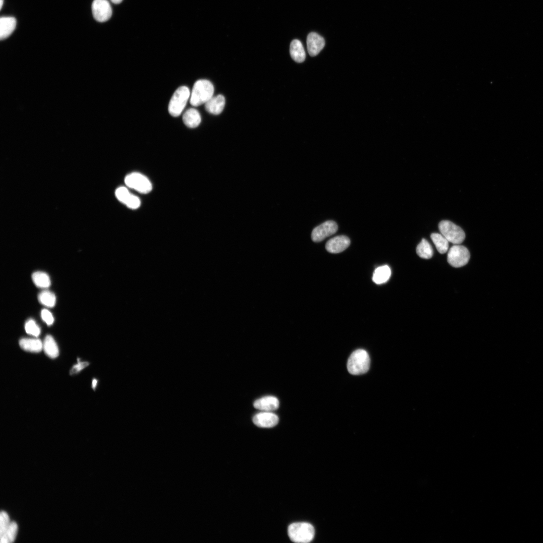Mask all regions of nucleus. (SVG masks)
I'll return each mask as SVG.
<instances>
[{"mask_svg":"<svg viewBox=\"0 0 543 543\" xmlns=\"http://www.w3.org/2000/svg\"><path fill=\"white\" fill-rule=\"evenodd\" d=\"M41 318L43 321L48 326L52 325L54 322L53 316L47 309L42 310Z\"/></svg>","mask_w":543,"mask_h":543,"instance_id":"29","label":"nucleus"},{"mask_svg":"<svg viewBox=\"0 0 543 543\" xmlns=\"http://www.w3.org/2000/svg\"><path fill=\"white\" fill-rule=\"evenodd\" d=\"M290 53L292 59L298 63H303L305 60V50L302 43L299 40L295 39L291 42Z\"/></svg>","mask_w":543,"mask_h":543,"instance_id":"17","label":"nucleus"},{"mask_svg":"<svg viewBox=\"0 0 543 543\" xmlns=\"http://www.w3.org/2000/svg\"><path fill=\"white\" fill-rule=\"evenodd\" d=\"M392 275L390 267L387 265L378 267L375 270L372 277L373 282L376 284H382L389 281Z\"/></svg>","mask_w":543,"mask_h":543,"instance_id":"19","label":"nucleus"},{"mask_svg":"<svg viewBox=\"0 0 543 543\" xmlns=\"http://www.w3.org/2000/svg\"><path fill=\"white\" fill-rule=\"evenodd\" d=\"M253 406L257 409L264 411H272L279 408V401L275 397L268 396L255 400Z\"/></svg>","mask_w":543,"mask_h":543,"instance_id":"16","label":"nucleus"},{"mask_svg":"<svg viewBox=\"0 0 543 543\" xmlns=\"http://www.w3.org/2000/svg\"><path fill=\"white\" fill-rule=\"evenodd\" d=\"M288 535L290 539L297 543H307L313 541L315 537V530L314 526L308 523H295L288 528Z\"/></svg>","mask_w":543,"mask_h":543,"instance_id":"3","label":"nucleus"},{"mask_svg":"<svg viewBox=\"0 0 543 543\" xmlns=\"http://www.w3.org/2000/svg\"><path fill=\"white\" fill-rule=\"evenodd\" d=\"M123 0H111V1L115 4H118L122 2Z\"/></svg>","mask_w":543,"mask_h":543,"instance_id":"32","label":"nucleus"},{"mask_svg":"<svg viewBox=\"0 0 543 543\" xmlns=\"http://www.w3.org/2000/svg\"><path fill=\"white\" fill-rule=\"evenodd\" d=\"M338 229V224L335 221H326L313 229L312 234V240L316 243L321 242L335 234Z\"/></svg>","mask_w":543,"mask_h":543,"instance_id":"8","label":"nucleus"},{"mask_svg":"<svg viewBox=\"0 0 543 543\" xmlns=\"http://www.w3.org/2000/svg\"><path fill=\"white\" fill-rule=\"evenodd\" d=\"M18 531V525L15 522H11L7 532L1 537V543H11L15 541Z\"/></svg>","mask_w":543,"mask_h":543,"instance_id":"26","label":"nucleus"},{"mask_svg":"<svg viewBox=\"0 0 543 543\" xmlns=\"http://www.w3.org/2000/svg\"><path fill=\"white\" fill-rule=\"evenodd\" d=\"M470 257V251L466 247L455 245L448 252V262L453 267L460 268L469 263Z\"/></svg>","mask_w":543,"mask_h":543,"instance_id":"6","label":"nucleus"},{"mask_svg":"<svg viewBox=\"0 0 543 543\" xmlns=\"http://www.w3.org/2000/svg\"><path fill=\"white\" fill-rule=\"evenodd\" d=\"M253 423L258 427L271 428L276 426L279 422L278 417L271 411H264L257 413L253 419Z\"/></svg>","mask_w":543,"mask_h":543,"instance_id":"10","label":"nucleus"},{"mask_svg":"<svg viewBox=\"0 0 543 543\" xmlns=\"http://www.w3.org/2000/svg\"><path fill=\"white\" fill-rule=\"evenodd\" d=\"M417 253L421 258L430 259L433 255L434 251L429 242L423 239L417 248Z\"/></svg>","mask_w":543,"mask_h":543,"instance_id":"24","label":"nucleus"},{"mask_svg":"<svg viewBox=\"0 0 543 543\" xmlns=\"http://www.w3.org/2000/svg\"><path fill=\"white\" fill-rule=\"evenodd\" d=\"M25 328L26 332L35 337H38L40 334V329L33 320H30L26 323Z\"/></svg>","mask_w":543,"mask_h":543,"instance_id":"28","label":"nucleus"},{"mask_svg":"<svg viewBox=\"0 0 543 543\" xmlns=\"http://www.w3.org/2000/svg\"><path fill=\"white\" fill-rule=\"evenodd\" d=\"M10 524L9 515L6 511H2L0 514V537L7 532Z\"/></svg>","mask_w":543,"mask_h":543,"instance_id":"27","label":"nucleus"},{"mask_svg":"<svg viewBox=\"0 0 543 543\" xmlns=\"http://www.w3.org/2000/svg\"><path fill=\"white\" fill-rule=\"evenodd\" d=\"M431 238L439 253L444 254L447 253L449 242L444 236L441 234L433 233Z\"/></svg>","mask_w":543,"mask_h":543,"instance_id":"22","label":"nucleus"},{"mask_svg":"<svg viewBox=\"0 0 543 543\" xmlns=\"http://www.w3.org/2000/svg\"><path fill=\"white\" fill-rule=\"evenodd\" d=\"M21 349L32 353L40 352L43 349V343L38 339L23 338L20 340Z\"/></svg>","mask_w":543,"mask_h":543,"instance_id":"18","label":"nucleus"},{"mask_svg":"<svg viewBox=\"0 0 543 543\" xmlns=\"http://www.w3.org/2000/svg\"><path fill=\"white\" fill-rule=\"evenodd\" d=\"M350 244L351 241L348 237L339 236L330 239L326 245V249L329 253H338L346 250Z\"/></svg>","mask_w":543,"mask_h":543,"instance_id":"13","label":"nucleus"},{"mask_svg":"<svg viewBox=\"0 0 543 543\" xmlns=\"http://www.w3.org/2000/svg\"><path fill=\"white\" fill-rule=\"evenodd\" d=\"M117 198L122 203L126 205L128 208L136 210L141 205V200L136 196L131 194L128 189L124 187L118 188L115 192Z\"/></svg>","mask_w":543,"mask_h":543,"instance_id":"11","label":"nucleus"},{"mask_svg":"<svg viewBox=\"0 0 543 543\" xmlns=\"http://www.w3.org/2000/svg\"><path fill=\"white\" fill-rule=\"evenodd\" d=\"M43 349L45 354L50 358L55 359L59 355L58 346L52 337L47 335L43 343Z\"/></svg>","mask_w":543,"mask_h":543,"instance_id":"21","label":"nucleus"},{"mask_svg":"<svg viewBox=\"0 0 543 543\" xmlns=\"http://www.w3.org/2000/svg\"><path fill=\"white\" fill-rule=\"evenodd\" d=\"M89 365L87 362H78V363L73 366L70 371L71 375L78 373Z\"/></svg>","mask_w":543,"mask_h":543,"instance_id":"30","label":"nucleus"},{"mask_svg":"<svg viewBox=\"0 0 543 543\" xmlns=\"http://www.w3.org/2000/svg\"><path fill=\"white\" fill-rule=\"evenodd\" d=\"M17 21L14 17H2L0 19V38L2 40L9 37L15 30Z\"/></svg>","mask_w":543,"mask_h":543,"instance_id":"14","label":"nucleus"},{"mask_svg":"<svg viewBox=\"0 0 543 543\" xmlns=\"http://www.w3.org/2000/svg\"><path fill=\"white\" fill-rule=\"evenodd\" d=\"M325 46L324 38L316 33L309 34L307 37V46L310 56L318 55Z\"/></svg>","mask_w":543,"mask_h":543,"instance_id":"12","label":"nucleus"},{"mask_svg":"<svg viewBox=\"0 0 543 543\" xmlns=\"http://www.w3.org/2000/svg\"><path fill=\"white\" fill-rule=\"evenodd\" d=\"M92 10L94 18L99 22L109 20L112 15V7L108 0H94Z\"/></svg>","mask_w":543,"mask_h":543,"instance_id":"9","label":"nucleus"},{"mask_svg":"<svg viewBox=\"0 0 543 543\" xmlns=\"http://www.w3.org/2000/svg\"><path fill=\"white\" fill-rule=\"evenodd\" d=\"M38 300L41 304L48 307H54L56 303L55 294L47 290L43 291L39 294Z\"/></svg>","mask_w":543,"mask_h":543,"instance_id":"25","label":"nucleus"},{"mask_svg":"<svg viewBox=\"0 0 543 543\" xmlns=\"http://www.w3.org/2000/svg\"><path fill=\"white\" fill-rule=\"evenodd\" d=\"M205 105V109L209 113L216 115H219L224 109L225 99L223 95H218L213 97Z\"/></svg>","mask_w":543,"mask_h":543,"instance_id":"15","label":"nucleus"},{"mask_svg":"<svg viewBox=\"0 0 543 543\" xmlns=\"http://www.w3.org/2000/svg\"><path fill=\"white\" fill-rule=\"evenodd\" d=\"M183 120L187 127L190 128H194L198 127L200 124L201 117L199 112L196 109H190L184 114Z\"/></svg>","mask_w":543,"mask_h":543,"instance_id":"20","label":"nucleus"},{"mask_svg":"<svg viewBox=\"0 0 543 543\" xmlns=\"http://www.w3.org/2000/svg\"><path fill=\"white\" fill-rule=\"evenodd\" d=\"M35 285L40 289H47L50 286L51 281L49 276L42 272H36L32 276Z\"/></svg>","mask_w":543,"mask_h":543,"instance_id":"23","label":"nucleus"},{"mask_svg":"<svg viewBox=\"0 0 543 543\" xmlns=\"http://www.w3.org/2000/svg\"><path fill=\"white\" fill-rule=\"evenodd\" d=\"M370 366V358L368 353L364 350L359 349L354 351L348 361V371L354 375L367 373L369 370Z\"/></svg>","mask_w":543,"mask_h":543,"instance_id":"2","label":"nucleus"},{"mask_svg":"<svg viewBox=\"0 0 543 543\" xmlns=\"http://www.w3.org/2000/svg\"><path fill=\"white\" fill-rule=\"evenodd\" d=\"M215 88L209 80H200L194 84L191 95L190 104L195 107L206 104L214 96Z\"/></svg>","mask_w":543,"mask_h":543,"instance_id":"1","label":"nucleus"},{"mask_svg":"<svg viewBox=\"0 0 543 543\" xmlns=\"http://www.w3.org/2000/svg\"><path fill=\"white\" fill-rule=\"evenodd\" d=\"M438 228L441 234L447 240L454 245H460L465 239L463 230L458 225L449 220H443L439 223Z\"/></svg>","mask_w":543,"mask_h":543,"instance_id":"5","label":"nucleus"},{"mask_svg":"<svg viewBox=\"0 0 543 543\" xmlns=\"http://www.w3.org/2000/svg\"><path fill=\"white\" fill-rule=\"evenodd\" d=\"M4 3V0H0V10H1L3 7Z\"/></svg>","mask_w":543,"mask_h":543,"instance_id":"33","label":"nucleus"},{"mask_svg":"<svg viewBox=\"0 0 543 543\" xmlns=\"http://www.w3.org/2000/svg\"><path fill=\"white\" fill-rule=\"evenodd\" d=\"M97 382H98V381L95 379H94L92 381V388L94 390H95V388L97 386Z\"/></svg>","mask_w":543,"mask_h":543,"instance_id":"31","label":"nucleus"},{"mask_svg":"<svg viewBox=\"0 0 543 543\" xmlns=\"http://www.w3.org/2000/svg\"><path fill=\"white\" fill-rule=\"evenodd\" d=\"M190 96V92L187 87L182 86L177 89L169 103V113L173 117L180 116L184 109Z\"/></svg>","mask_w":543,"mask_h":543,"instance_id":"4","label":"nucleus"},{"mask_svg":"<svg viewBox=\"0 0 543 543\" xmlns=\"http://www.w3.org/2000/svg\"><path fill=\"white\" fill-rule=\"evenodd\" d=\"M125 183L128 187L142 193L146 194L152 190V185L149 180L140 173H133L128 175L125 177Z\"/></svg>","mask_w":543,"mask_h":543,"instance_id":"7","label":"nucleus"}]
</instances>
